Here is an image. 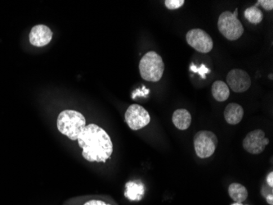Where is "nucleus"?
<instances>
[{"mask_svg": "<svg viewBox=\"0 0 273 205\" xmlns=\"http://www.w3.org/2000/svg\"><path fill=\"white\" fill-rule=\"evenodd\" d=\"M78 146L83 149V158L90 162H106L113 153L110 135L96 124L86 126L78 137Z\"/></svg>", "mask_w": 273, "mask_h": 205, "instance_id": "f257e3e1", "label": "nucleus"}, {"mask_svg": "<svg viewBox=\"0 0 273 205\" xmlns=\"http://www.w3.org/2000/svg\"><path fill=\"white\" fill-rule=\"evenodd\" d=\"M56 126L60 134L68 136L70 140H77L86 128V117L78 111L66 109L59 113Z\"/></svg>", "mask_w": 273, "mask_h": 205, "instance_id": "f03ea898", "label": "nucleus"}, {"mask_svg": "<svg viewBox=\"0 0 273 205\" xmlns=\"http://www.w3.org/2000/svg\"><path fill=\"white\" fill-rule=\"evenodd\" d=\"M164 71V63L159 54L150 51L144 54L139 63V72L142 78L146 81L157 82L162 79Z\"/></svg>", "mask_w": 273, "mask_h": 205, "instance_id": "7ed1b4c3", "label": "nucleus"}, {"mask_svg": "<svg viewBox=\"0 0 273 205\" xmlns=\"http://www.w3.org/2000/svg\"><path fill=\"white\" fill-rule=\"evenodd\" d=\"M238 9L234 13L226 11L221 14L218 21V28L220 33L228 41H236L244 33V27L238 18Z\"/></svg>", "mask_w": 273, "mask_h": 205, "instance_id": "20e7f679", "label": "nucleus"}, {"mask_svg": "<svg viewBox=\"0 0 273 205\" xmlns=\"http://www.w3.org/2000/svg\"><path fill=\"white\" fill-rule=\"evenodd\" d=\"M217 146L218 138L212 131H200L194 136V148L199 158H210L214 153Z\"/></svg>", "mask_w": 273, "mask_h": 205, "instance_id": "39448f33", "label": "nucleus"}, {"mask_svg": "<svg viewBox=\"0 0 273 205\" xmlns=\"http://www.w3.org/2000/svg\"><path fill=\"white\" fill-rule=\"evenodd\" d=\"M124 119L132 131L141 130L150 122V114L148 111L144 107L136 104L128 107L124 114Z\"/></svg>", "mask_w": 273, "mask_h": 205, "instance_id": "423d86ee", "label": "nucleus"}, {"mask_svg": "<svg viewBox=\"0 0 273 205\" xmlns=\"http://www.w3.org/2000/svg\"><path fill=\"white\" fill-rule=\"evenodd\" d=\"M186 39L188 45L198 52L207 54L213 50V40L203 30L199 28L190 30L186 33Z\"/></svg>", "mask_w": 273, "mask_h": 205, "instance_id": "0eeeda50", "label": "nucleus"}, {"mask_svg": "<svg viewBox=\"0 0 273 205\" xmlns=\"http://www.w3.org/2000/svg\"><path fill=\"white\" fill-rule=\"evenodd\" d=\"M269 140L265 136L264 131L257 129L247 134L243 140V148L246 151L252 154H260L264 151Z\"/></svg>", "mask_w": 273, "mask_h": 205, "instance_id": "6e6552de", "label": "nucleus"}, {"mask_svg": "<svg viewBox=\"0 0 273 205\" xmlns=\"http://www.w3.org/2000/svg\"><path fill=\"white\" fill-rule=\"evenodd\" d=\"M226 82L229 88L236 93L246 92L251 86L250 75L246 71L235 68L228 72Z\"/></svg>", "mask_w": 273, "mask_h": 205, "instance_id": "1a4fd4ad", "label": "nucleus"}, {"mask_svg": "<svg viewBox=\"0 0 273 205\" xmlns=\"http://www.w3.org/2000/svg\"><path fill=\"white\" fill-rule=\"evenodd\" d=\"M62 205H119L114 198L106 194H88L72 197L63 202Z\"/></svg>", "mask_w": 273, "mask_h": 205, "instance_id": "9d476101", "label": "nucleus"}, {"mask_svg": "<svg viewBox=\"0 0 273 205\" xmlns=\"http://www.w3.org/2000/svg\"><path fill=\"white\" fill-rule=\"evenodd\" d=\"M52 36L50 27L43 24L36 25L30 32V43L36 47H44L51 42Z\"/></svg>", "mask_w": 273, "mask_h": 205, "instance_id": "9b49d317", "label": "nucleus"}, {"mask_svg": "<svg viewBox=\"0 0 273 205\" xmlns=\"http://www.w3.org/2000/svg\"><path fill=\"white\" fill-rule=\"evenodd\" d=\"M224 118L230 125H236L244 117V109L240 104L230 103L224 110Z\"/></svg>", "mask_w": 273, "mask_h": 205, "instance_id": "f8f14e48", "label": "nucleus"}, {"mask_svg": "<svg viewBox=\"0 0 273 205\" xmlns=\"http://www.w3.org/2000/svg\"><path fill=\"white\" fill-rule=\"evenodd\" d=\"M172 121L178 130L185 131L192 124V115L185 108H178L172 114Z\"/></svg>", "mask_w": 273, "mask_h": 205, "instance_id": "ddd939ff", "label": "nucleus"}, {"mask_svg": "<svg viewBox=\"0 0 273 205\" xmlns=\"http://www.w3.org/2000/svg\"><path fill=\"white\" fill-rule=\"evenodd\" d=\"M145 188L139 181H128L126 183L124 196L130 200L140 201L144 195Z\"/></svg>", "mask_w": 273, "mask_h": 205, "instance_id": "4468645a", "label": "nucleus"}, {"mask_svg": "<svg viewBox=\"0 0 273 205\" xmlns=\"http://www.w3.org/2000/svg\"><path fill=\"white\" fill-rule=\"evenodd\" d=\"M229 196L236 203H243L248 196V192L244 185L240 183H232L228 187Z\"/></svg>", "mask_w": 273, "mask_h": 205, "instance_id": "2eb2a0df", "label": "nucleus"}, {"mask_svg": "<svg viewBox=\"0 0 273 205\" xmlns=\"http://www.w3.org/2000/svg\"><path fill=\"white\" fill-rule=\"evenodd\" d=\"M212 95L216 101H226L230 96V90L226 83L222 81H216L212 85Z\"/></svg>", "mask_w": 273, "mask_h": 205, "instance_id": "dca6fc26", "label": "nucleus"}, {"mask_svg": "<svg viewBox=\"0 0 273 205\" xmlns=\"http://www.w3.org/2000/svg\"><path fill=\"white\" fill-rule=\"evenodd\" d=\"M244 18L252 24H260L264 19V14L261 9L254 5L252 7L246 9Z\"/></svg>", "mask_w": 273, "mask_h": 205, "instance_id": "f3484780", "label": "nucleus"}, {"mask_svg": "<svg viewBox=\"0 0 273 205\" xmlns=\"http://www.w3.org/2000/svg\"><path fill=\"white\" fill-rule=\"evenodd\" d=\"M190 71L195 73H198V74L202 77V79H206V74L210 73V69H208L204 64H202L200 66L199 68L196 66L194 63H192L190 66Z\"/></svg>", "mask_w": 273, "mask_h": 205, "instance_id": "a211bd4d", "label": "nucleus"}, {"mask_svg": "<svg viewBox=\"0 0 273 205\" xmlns=\"http://www.w3.org/2000/svg\"><path fill=\"white\" fill-rule=\"evenodd\" d=\"M185 4L184 0H166L164 5L170 10H176L184 6Z\"/></svg>", "mask_w": 273, "mask_h": 205, "instance_id": "6ab92c4d", "label": "nucleus"}, {"mask_svg": "<svg viewBox=\"0 0 273 205\" xmlns=\"http://www.w3.org/2000/svg\"><path fill=\"white\" fill-rule=\"evenodd\" d=\"M258 5H261L266 11H272L273 9L272 0H258L256 6L258 7Z\"/></svg>", "mask_w": 273, "mask_h": 205, "instance_id": "aec40b11", "label": "nucleus"}, {"mask_svg": "<svg viewBox=\"0 0 273 205\" xmlns=\"http://www.w3.org/2000/svg\"><path fill=\"white\" fill-rule=\"evenodd\" d=\"M142 91H140L139 90H135L134 92L132 93V99H135L136 96H148V94L150 93V90H146L145 86L142 87Z\"/></svg>", "mask_w": 273, "mask_h": 205, "instance_id": "412c9836", "label": "nucleus"}, {"mask_svg": "<svg viewBox=\"0 0 273 205\" xmlns=\"http://www.w3.org/2000/svg\"><path fill=\"white\" fill-rule=\"evenodd\" d=\"M266 182L268 184L270 187L272 188L273 186V172L271 171L270 173L268 175V177H266Z\"/></svg>", "mask_w": 273, "mask_h": 205, "instance_id": "4be33fe9", "label": "nucleus"}, {"mask_svg": "<svg viewBox=\"0 0 273 205\" xmlns=\"http://www.w3.org/2000/svg\"><path fill=\"white\" fill-rule=\"evenodd\" d=\"M266 203L270 205H273V194L270 193L266 196Z\"/></svg>", "mask_w": 273, "mask_h": 205, "instance_id": "5701e85b", "label": "nucleus"}]
</instances>
